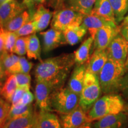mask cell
<instances>
[{
  "label": "cell",
  "mask_w": 128,
  "mask_h": 128,
  "mask_svg": "<svg viewBox=\"0 0 128 128\" xmlns=\"http://www.w3.org/2000/svg\"><path fill=\"white\" fill-rule=\"evenodd\" d=\"M6 76V72H5V70L4 66H3V64L1 60V57H0V80H2L3 78Z\"/></svg>",
  "instance_id": "cell-42"
},
{
  "label": "cell",
  "mask_w": 128,
  "mask_h": 128,
  "mask_svg": "<svg viewBox=\"0 0 128 128\" xmlns=\"http://www.w3.org/2000/svg\"><path fill=\"white\" fill-rule=\"evenodd\" d=\"M6 125V124H5ZM5 125L4 126H2V127H0V128H5Z\"/></svg>",
  "instance_id": "cell-50"
},
{
  "label": "cell",
  "mask_w": 128,
  "mask_h": 128,
  "mask_svg": "<svg viewBox=\"0 0 128 128\" xmlns=\"http://www.w3.org/2000/svg\"><path fill=\"white\" fill-rule=\"evenodd\" d=\"M81 24L88 30L91 36L94 39L96 33L100 28L106 26L117 25L113 22L105 20L100 16L92 13L84 15Z\"/></svg>",
  "instance_id": "cell-15"
},
{
  "label": "cell",
  "mask_w": 128,
  "mask_h": 128,
  "mask_svg": "<svg viewBox=\"0 0 128 128\" xmlns=\"http://www.w3.org/2000/svg\"><path fill=\"white\" fill-rule=\"evenodd\" d=\"M35 8L34 9L32 10L28 8L25 9L21 13L16 16L15 17L8 22L4 26V29L6 31L9 32H15L17 31L23 25L31 20Z\"/></svg>",
  "instance_id": "cell-20"
},
{
  "label": "cell",
  "mask_w": 128,
  "mask_h": 128,
  "mask_svg": "<svg viewBox=\"0 0 128 128\" xmlns=\"http://www.w3.org/2000/svg\"><path fill=\"white\" fill-rule=\"evenodd\" d=\"M124 23H128V16L124 17Z\"/></svg>",
  "instance_id": "cell-48"
},
{
  "label": "cell",
  "mask_w": 128,
  "mask_h": 128,
  "mask_svg": "<svg viewBox=\"0 0 128 128\" xmlns=\"http://www.w3.org/2000/svg\"><path fill=\"white\" fill-rule=\"evenodd\" d=\"M17 88V84L15 74L10 75L7 76L6 82L3 85L1 95L4 100L10 103L12 96Z\"/></svg>",
  "instance_id": "cell-28"
},
{
  "label": "cell",
  "mask_w": 128,
  "mask_h": 128,
  "mask_svg": "<svg viewBox=\"0 0 128 128\" xmlns=\"http://www.w3.org/2000/svg\"><path fill=\"white\" fill-rule=\"evenodd\" d=\"M96 0H48V7L54 11L63 8H70L81 12L84 15L90 14Z\"/></svg>",
  "instance_id": "cell-7"
},
{
  "label": "cell",
  "mask_w": 128,
  "mask_h": 128,
  "mask_svg": "<svg viewBox=\"0 0 128 128\" xmlns=\"http://www.w3.org/2000/svg\"><path fill=\"white\" fill-rule=\"evenodd\" d=\"M124 66H125V68L128 71V55H127V58H126V61L124 62Z\"/></svg>",
  "instance_id": "cell-45"
},
{
  "label": "cell",
  "mask_w": 128,
  "mask_h": 128,
  "mask_svg": "<svg viewBox=\"0 0 128 128\" xmlns=\"http://www.w3.org/2000/svg\"><path fill=\"white\" fill-rule=\"evenodd\" d=\"M33 100H34L33 94L30 92V90H27L23 94V96L21 99L20 102L17 106H26L30 104L33 102Z\"/></svg>",
  "instance_id": "cell-37"
},
{
  "label": "cell",
  "mask_w": 128,
  "mask_h": 128,
  "mask_svg": "<svg viewBox=\"0 0 128 128\" xmlns=\"http://www.w3.org/2000/svg\"><path fill=\"white\" fill-rule=\"evenodd\" d=\"M48 0H24L23 2L28 8H34L35 6L38 4H45Z\"/></svg>",
  "instance_id": "cell-39"
},
{
  "label": "cell",
  "mask_w": 128,
  "mask_h": 128,
  "mask_svg": "<svg viewBox=\"0 0 128 128\" xmlns=\"http://www.w3.org/2000/svg\"><path fill=\"white\" fill-rule=\"evenodd\" d=\"M4 66L6 76L21 72L20 57L13 53L4 51L0 55Z\"/></svg>",
  "instance_id": "cell-19"
},
{
  "label": "cell",
  "mask_w": 128,
  "mask_h": 128,
  "mask_svg": "<svg viewBox=\"0 0 128 128\" xmlns=\"http://www.w3.org/2000/svg\"><path fill=\"white\" fill-rule=\"evenodd\" d=\"M32 128H40V127L39 123H38V113L34 112V123H33V126Z\"/></svg>",
  "instance_id": "cell-43"
},
{
  "label": "cell",
  "mask_w": 128,
  "mask_h": 128,
  "mask_svg": "<svg viewBox=\"0 0 128 128\" xmlns=\"http://www.w3.org/2000/svg\"><path fill=\"white\" fill-rule=\"evenodd\" d=\"M108 60V56L106 49H96L87 62L86 72L94 74L98 76Z\"/></svg>",
  "instance_id": "cell-18"
},
{
  "label": "cell",
  "mask_w": 128,
  "mask_h": 128,
  "mask_svg": "<svg viewBox=\"0 0 128 128\" xmlns=\"http://www.w3.org/2000/svg\"><path fill=\"white\" fill-rule=\"evenodd\" d=\"M114 14L116 22L118 24L124 19L128 11V0H109Z\"/></svg>",
  "instance_id": "cell-27"
},
{
  "label": "cell",
  "mask_w": 128,
  "mask_h": 128,
  "mask_svg": "<svg viewBox=\"0 0 128 128\" xmlns=\"http://www.w3.org/2000/svg\"><path fill=\"white\" fill-rule=\"evenodd\" d=\"M4 28H0V55L4 51L5 40L4 36Z\"/></svg>",
  "instance_id": "cell-41"
},
{
  "label": "cell",
  "mask_w": 128,
  "mask_h": 128,
  "mask_svg": "<svg viewBox=\"0 0 128 128\" xmlns=\"http://www.w3.org/2000/svg\"><path fill=\"white\" fill-rule=\"evenodd\" d=\"M94 43V38L92 36L85 40L77 50L74 52L75 63L76 65H81L88 61L90 58V50Z\"/></svg>",
  "instance_id": "cell-23"
},
{
  "label": "cell",
  "mask_w": 128,
  "mask_h": 128,
  "mask_svg": "<svg viewBox=\"0 0 128 128\" xmlns=\"http://www.w3.org/2000/svg\"><path fill=\"white\" fill-rule=\"evenodd\" d=\"M119 33V26L117 25L106 26L100 28L94 37V49H106L113 38Z\"/></svg>",
  "instance_id": "cell-10"
},
{
  "label": "cell",
  "mask_w": 128,
  "mask_h": 128,
  "mask_svg": "<svg viewBox=\"0 0 128 128\" xmlns=\"http://www.w3.org/2000/svg\"><path fill=\"white\" fill-rule=\"evenodd\" d=\"M119 92H120L124 98L128 100V73H126L123 78Z\"/></svg>",
  "instance_id": "cell-38"
},
{
  "label": "cell",
  "mask_w": 128,
  "mask_h": 128,
  "mask_svg": "<svg viewBox=\"0 0 128 128\" xmlns=\"http://www.w3.org/2000/svg\"><path fill=\"white\" fill-rule=\"evenodd\" d=\"M33 106L30 104L26 106H11L8 116L7 118V122L15 118L25 116L27 115L33 113Z\"/></svg>",
  "instance_id": "cell-29"
},
{
  "label": "cell",
  "mask_w": 128,
  "mask_h": 128,
  "mask_svg": "<svg viewBox=\"0 0 128 128\" xmlns=\"http://www.w3.org/2000/svg\"><path fill=\"white\" fill-rule=\"evenodd\" d=\"M108 58L124 63L128 53V42L119 33L113 38L106 49Z\"/></svg>",
  "instance_id": "cell-8"
},
{
  "label": "cell",
  "mask_w": 128,
  "mask_h": 128,
  "mask_svg": "<svg viewBox=\"0 0 128 128\" xmlns=\"http://www.w3.org/2000/svg\"><path fill=\"white\" fill-rule=\"evenodd\" d=\"M25 92L26 90H24L19 88H17L15 92H14L12 97V100H11V106H15L18 104Z\"/></svg>",
  "instance_id": "cell-36"
},
{
  "label": "cell",
  "mask_w": 128,
  "mask_h": 128,
  "mask_svg": "<svg viewBox=\"0 0 128 128\" xmlns=\"http://www.w3.org/2000/svg\"><path fill=\"white\" fill-rule=\"evenodd\" d=\"M84 14L70 8L54 11L51 28L63 31L70 27L79 26L82 22Z\"/></svg>",
  "instance_id": "cell-6"
},
{
  "label": "cell",
  "mask_w": 128,
  "mask_h": 128,
  "mask_svg": "<svg viewBox=\"0 0 128 128\" xmlns=\"http://www.w3.org/2000/svg\"><path fill=\"white\" fill-rule=\"evenodd\" d=\"M11 106L9 102L0 98V127H2L7 122Z\"/></svg>",
  "instance_id": "cell-32"
},
{
  "label": "cell",
  "mask_w": 128,
  "mask_h": 128,
  "mask_svg": "<svg viewBox=\"0 0 128 128\" xmlns=\"http://www.w3.org/2000/svg\"><path fill=\"white\" fill-rule=\"evenodd\" d=\"M87 28L82 24L70 27L62 31L65 44L73 46L79 43L87 33Z\"/></svg>",
  "instance_id": "cell-22"
},
{
  "label": "cell",
  "mask_w": 128,
  "mask_h": 128,
  "mask_svg": "<svg viewBox=\"0 0 128 128\" xmlns=\"http://www.w3.org/2000/svg\"><path fill=\"white\" fill-rule=\"evenodd\" d=\"M17 81V88H22L24 90H30L31 76L29 74L17 73L15 74Z\"/></svg>",
  "instance_id": "cell-31"
},
{
  "label": "cell",
  "mask_w": 128,
  "mask_h": 128,
  "mask_svg": "<svg viewBox=\"0 0 128 128\" xmlns=\"http://www.w3.org/2000/svg\"><path fill=\"white\" fill-rule=\"evenodd\" d=\"M91 13L100 16L105 20L118 24L109 0H96Z\"/></svg>",
  "instance_id": "cell-21"
},
{
  "label": "cell",
  "mask_w": 128,
  "mask_h": 128,
  "mask_svg": "<svg viewBox=\"0 0 128 128\" xmlns=\"http://www.w3.org/2000/svg\"><path fill=\"white\" fill-rule=\"evenodd\" d=\"M3 83L2 82V80H0V96H1V90H2V87H3Z\"/></svg>",
  "instance_id": "cell-47"
},
{
  "label": "cell",
  "mask_w": 128,
  "mask_h": 128,
  "mask_svg": "<svg viewBox=\"0 0 128 128\" xmlns=\"http://www.w3.org/2000/svg\"><path fill=\"white\" fill-rule=\"evenodd\" d=\"M102 92L98 76L86 72L84 85L80 94V106L87 113L99 98Z\"/></svg>",
  "instance_id": "cell-5"
},
{
  "label": "cell",
  "mask_w": 128,
  "mask_h": 128,
  "mask_svg": "<svg viewBox=\"0 0 128 128\" xmlns=\"http://www.w3.org/2000/svg\"><path fill=\"white\" fill-rule=\"evenodd\" d=\"M74 54H63L41 60L34 69L36 80L47 83L53 90L63 87L74 65Z\"/></svg>",
  "instance_id": "cell-1"
},
{
  "label": "cell",
  "mask_w": 128,
  "mask_h": 128,
  "mask_svg": "<svg viewBox=\"0 0 128 128\" xmlns=\"http://www.w3.org/2000/svg\"><path fill=\"white\" fill-rule=\"evenodd\" d=\"M28 8L24 2L16 0H6L0 4V28H4L8 22Z\"/></svg>",
  "instance_id": "cell-9"
},
{
  "label": "cell",
  "mask_w": 128,
  "mask_h": 128,
  "mask_svg": "<svg viewBox=\"0 0 128 128\" xmlns=\"http://www.w3.org/2000/svg\"><path fill=\"white\" fill-rule=\"evenodd\" d=\"M6 1V0H0V4H2V3L4 2V1Z\"/></svg>",
  "instance_id": "cell-49"
},
{
  "label": "cell",
  "mask_w": 128,
  "mask_h": 128,
  "mask_svg": "<svg viewBox=\"0 0 128 128\" xmlns=\"http://www.w3.org/2000/svg\"><path fill=\"white\" fill-rule=\"evenodd\" d=\"M34 112L27 116L20 117L8 120L5 128H32L34 123Z\"/></svg>",
  "instance_id": "cell-26"
},
{
  "label": "cell",
  "mask_w": 128,
  "mask_h": 128,
  "mask_svg": "<svg viewBox=\"0 0 128 128\" xmlns=\"http://www.w3.org/2000/svg\"><path fill=\"white\" fill-rule=\"evenodd\" d=\"M86 71L87 64L76 65L68 81V87L78 95H80L82 91Z\"/></svg>",
  "instance_id": "cell-17"
},
{
  "label": "cell",
  "mask_w": 128,
  "mask_h": 128,
  "mask_svg": "<svg viewBox=\"0 0 128 128\" xmlns=\"http://www.w3.org/2000/svg\"><path fill=\"white\" fill-rule=\"evenodd\" d=\"M127 70L124 63L108 58L98 77L103 94H116L119 92L120 85Z\"/></svg>",
  "instance_id": "cell-2"
},
{
  "label": "cell",
  "mask_w": 128,
  "mask_h": 128,
  "mask_svg": "<svg viewBox=\"0 0 128 128\" xmlns=\"http://www.w3.org/2000/svg\"><path fill=\"white\" fill-rule=\"evenodd\" d=\"M20 64L21 73L29 74L30 70L33 68V64L29 62L24 56H20Z\"/></svg>",
  "instance_id": "cell-35"
},
{
  "label": "cell",
  "mask_w": 128,
  "mask_h": 128,
  "mask_svg": "<svg viewBox=\"0 0 128 128\" xmlns=\"http://www.w3.org/2000/svg\"><path fill=\"white\" fill-rule=\"evenodd\" d=\"M36 23L33 20H30L29 22L23 25L20 29L15 32L18 37L29 36L36 33Z\"/></svg>",
  "instance_id": "cell-33"
},
{
  "label": "cell",
  "mask_w": 128,
  "mask_h": 128,
  "mask_svg": "<svg viewBox=\"0 0 128 128\" xmlns=\"http://www.w3.org/2000/svg\"><path fill=\"white\" fill-rule=\"evenodd\" d=\"M38 119L40 128H62L58 117L50 112L40 110L38 113Z\"/></svg>",
  "instance_id": "cell-24"
},
{
  "label": "cell",
  "mask_w": 128,
  "mask_h": 128,
  "mask_svg": "<svg viewBox=\"0 0 128 128\" xmlns=\"http://www.w3.org/2000/svg\"><path fill=\"white\" fill-rule=\"evenodd\" d=\"M124 101L121 96L116 94H105L98 98L87 113L89 122L97 120L104 116L116 114L124 112Z\"/></svg>",
  "instance_id": "cell-3"
},
{
  "label": "cell",
  "mask_w": 128,
  "mask_h": 128,
  "mask_svg": "<svg viewBox=\"0 0 128 128\" xmlns=\"http://www.w3.org/2000/svg\"><path fill=\"white\" fill-rule=\"evenodd\" d=\"M62 128H79L86 122H89L87 113L81 107L67 114H60Z\"/></svg>",
  "instance_id": "cell-11"
},
{
  "label": "cell",
  "mask_w": 128,
  "mask_h": 128,
  "mask_svg": "<svg viewBox=\"0 0 128 128\" xmlns=\"http://www.w3.org/2000/svg\"><path fill=\"white\" fill-rule=\"evenodd\" d=\"M27 40L28 36L18 37L16 42L13 53L19 56L24 55L27 52Z\"/></svg>",
  "instance_id": "cell-34"
},
{
  "label": "cell",
  "mask_w": 128,
  "mask_h": 128,
  "mask_svg": "<svg viewBox=\"0 0 128 128\" xmlns=\"http://www.w3.org/2000/svg\"><path fill=\"white\" fill-rule=\"evenodd\" d=\"M4 36L5 40L4 51L9 53H13L16 42L18 38V36L16 32L6 31L4 30Z\"/></svg>",
  "instance_id": "cell-30"
},
{
  "label": "cell",
  "mask_w": 128,
  "mask_h": 128,
  "mask_svg": "<svg viewBox=\"0 0 128 128\" xmlns=\"http://www.w3.org/2000/svg\"><path fill=\"white\" fill-rule=\"evenodd\" d=\"M53 90L47 83L36 80L35 97L37 106L40 110L52 112L50 106V96Z\"/></svg>",
  "instance_id": "cell-13"
},
{
  "label": "cell",
  "mask_w": 128,
  "mask_h": 128,
  "mask_svg": "<svg viewBox=\"0 0 128 128\" xmlns=\"http://www.w3.org/2000/svg\"><path fill=\"white\" fill-rule=\"evenodd\" d=\"M41 47L39 38L35 33L28 36L27 40V56L30 60H42L40 58Z\"/></svg>",
  "instance_id": "cell-25"
},
{
  "label": "cell",
  "mask_w": 128,
  "mask_h": 128,
  "mask_svg": "<svg viewBox=\"0 0 128 128\" xmlns=\"http://www.w3.org/2000/svg\"><path fill=\"white\" fill-rule=\"evenodd\" d=\"M40 34L43 37L44 53H48L59 47L61 44H65L62 31L51 28L46 32H41Z\"/></svg>",
  "instance_id": "cell-14"
},
{
  "label": "cell",
  "mask_w": 128,
  "mask_h": 128,
  "mask_svg": "<svg viewBox=\"0 0 128 128\" xmlns=\"http://www.w3.org/2000/svg\"><path fill=\"white\" fill-rule=\"evenodd\" d=\"M120 33L128 42V23H124L119 26Z\"/></svg>",
  "instance_id": "cell-40"
},
{
  "label": "cell",
  "mask_w": 128,
  "mask_h": 128,
  "mask_svg": "<svg viewBox=\"0 0 128 128\" xmlns=\"http://www.w3.org/2000/svg\"><path fill=\"white\" fill-rule=\"evenodd\" d=\"M124 112H125L126 114L128 115V103L127 104H126L125 106H124Z\"/></svg>",
  "instance_id": "cell-46"
},
{
  "label": "cell",
  "mask_w": 128,
  "mask_h": 128,
  "mask_svg": "<svg viewBox=\"0 0 128 128\" xmlns=\"http://www.w3.org/2000/svg\"><path fill=\"white\" fill-rule=\"evenodd\" d=\"M79 128H92L90 122H86L81 126Z\"/></svg>",
  "instance_id": "cell-44"
},
{
  "label": "cell",
  "mask_w": 128,
  "mask_h": 128,
  "mask_svg": "<svg viewBox=\"0 0 128 128\" xmlns=\"http://www.w3.org/2000/svg\"><path fill=\"white\" fill-rule=\"evenodd\" d=\"M54 15V12L44 7V4H38L35 6V11L31 20L36 24V32H39L45 29L49 26Z\"/></svg>",
  "instance_id": "cell-16"
},
{
  "label": "cell",
  "mask_w": 128,
  "mask_h": 128,
  "mask_svg": "<svg viewBox=\"0 0 128 128\" xmlns=\"http://www.w3.org/2000/svg\"><path fill=\"white\" fill-rule=\"evenodd\" d=\"M80 95L68 87L53 90L50 96V106L52 111L60 114H67L79 106Z\"/></svg>",
  "instance_id": "cell-4"
},
{
  "label": "cell",
  "mask_w": 128,
  "mask_h": 128,
  "mask_svg": "<svg viewBox=\"0 0 128 128\" xmlns=\"http://www.w3.org/2000/svg\"><path fill=\"white\" fill-rule=\"evenodd\" d=\"M128 125V115L124 112L116 114H109L97 120L94 128H126Z\"/></svg>",
  "instance_id": "cell-12"
}]
</instances>
